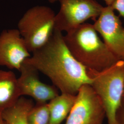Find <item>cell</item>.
<instances>
[{"mask_svg":"<svg viewBox=\"0 0 124 124\" xmlns=\"http://www.w3.org/2000/svg\"><path fill=\"white\" fill-rule=\"evenodd\" d=\"M25 61L48 77L61 93L76 95L85 85H91L89 70L68 48L62 32L55 30L48 42Z\"/></svg>","mask_w":124,"mask_h":124,"instance_id":"cell-1","label":"cell"},{"mask_svg":"<svg viewBox=\"0 0 124 124\" xmlns=\"http://www.w3.org/2000/svg\"><path fill=\"white\" fill-rule=\"evenodd\" d=\"M63 39L74 58L89 70L103 71L119 60L101 39L93 24L83 23L66 32Z\"/></svg>","mask_w":124,"mask_h":124,"instance_id":"cell-2","label":"cell"},{"mask_svg":"<svg viewBox=\"0 0 124 124\" xmlns=\"http://www.w3.org/2000/svg\"><path fill=\"white\" fill-rule=\"evenodd\" d=\"M89 72L93 78L91 85L102 102L108 123L116 124V114L124 97V61L101 72Z\"/></svg>","mask_w":124,"mask_h":124,"instance_id":"cell-3","label":"cell"},{"mask_svg":"<svg viewBox=\"0 0 124 124\" xmlns=\"http://www.w3.org/2000/svg\"><path fill=\"white\" fill-rule=\"evenodd\" d=\"M55 16L49 7L38 5L28 9L20 19L17 29L31 53L48 42L55 29Z\"/></svg>","mask_w":124,"mask_h":124,"instance_id":"cell-4","label":"cell"},{"mask_svg":"<svg viewBox=\"0 0 124 124\" xmlns=\"http://www.w3.org/2000/svg\"><path fill=\"white\" fill-rule=\"evenodd\" d=\"M60 9L55 16V30L66 33L84 23L96 19L104 7L95 0H59Z\"/></svg>","mask_w":124,"mask_h":124,"instance_id":"cell-5","label":"cell"},{"mask_svg":"<svg viewBox=\"0 0 124 124\" xmlns=\"http://www.w3.org/2000/svg\"><path fill=\"white\" fill-rule=\"evenodd\" d=\"M106 114L102 102L90 85H83L65 124H103Z\"/></svg>","mask_w":124,"mask_h":124,"instance_id":"cell-6","label":"cell"},{"mask_svg":"<svg viewBox=\"0 0 124 124\" xmlns=\"http://www.w3.org/2000/svg\"><path fill=\"white\" fill-rule=\"evenodd\" d=\"M93 24L95 30L111 52L124 61V27L111 6L104 7Z\"/></svg>","mask_w":124,"mask_h":124,"instance_id":"cell-7","label":"cell"},{"mask_svg":"<svg viewBox=\"0 0 124 124\" xmlns=\"http://www.w3.org/2000/svg\"><path fill=\"white\" fill-rule=\"evenodd\" d=\"M26 45L17 29L5 30L0 34V65L18 71L31 56Z\"/></svg>","mask_w":124,"mask_h":124,"instance_id":"cell-8","label":"cell"},{"mask_svg":"<svg viewBox=\"0 0 124 124\" xmlns=\"http://www.w3.org/2000/svg\"><path fill=\"white\" fill-rule=\"evenodd\" d=\"M18 78L21 97L28 96L33 98L37 103H47L59 94L54 85L43 83L40 80L38 71L31 65L23 62Z\"/></svg>","mask_w":124,"mask_h":124,"instance_id":"cell-9","label":"cell"},{"mask_svg":"<svg viewBox=\"0 0 124 124\" xmlns=\"http://www.w3.org/2000/svg\"><path fill=\"white\" fill-rule=\"evenodd\" d=\"M20 97L15 74L10 70H0V112L12 106Z\"/></svg>","mask_w":124,"mask_h":124,"instance_id":"cell-10","label":"cell"},{"mask_svg":"<svg viewBox=\"0 0 124 124\" xmlns=\"http://www.w3.org/2000/svg\"><path fill=\"white\" fill-rule=\"evenodd\" d=\"M76 95L61 93L48 102L49 124H61L67 119L74 106Z\"/></svg>","mask_w":124,"mask_h":124,"instance_id":"cell-11","label":"cell"},{"mask_svg":"<svg viewBox=\"0 0 124 124\" xmlns=\"http://www.w3.org/2000/svg\"><path fill=\"white\" fill-rule=\"evenodd\" d=\"M34 106L31 99L21 97L12 106L2 111L1 115L8 124H28V115Z\"/></svg>","mask_w":124,"mask_h":124,"instance_id":"cell-12","label":"cell"},{"mask_svg":"<svg viewBox=\"0 0 124 124\" xmlns=\"http://www.w3.org/2000/svg\"><path fill=\"white\" fill-rule=\"evenodd\" d=\"M49 107L47 103H36L30 111L27 120L28 124H49Z\"/></svg>","mask_w":124,"mask_h":124,"instance_id":"cell-13","label":"cell"},{"mask_svg":"<svg viewBox=\"0 0 124 124\" xmlns=\"http://www.w3.org/2000/svg\"><path fill=\"white\" fill-rule=\"evenodd\" d=\"M110 6L124 18V0H115Z\"/></svg>","mask_w":124,"mask_h":124,"instance_id":"cell-14","label":"cell"},{"mask_svg":"<svg viewBox=\"0 0 124 124\" xmlns=\"http://www.w3.org/2000/svg\"><path fill=\"white\" fill-rule=\"evenodd\" d=\"M116 124H124V97L116 115Z\"/></svg>","mask_w":124,"mask_h":124,"instance_id":"cell-15","label":"cell"},{"mask_svg":"<svg viewBox=\"0 0 124 124\" xmlns=\"http://www.w3.org/2000/svg\"><path fill=\"white\" fill-rule=\"evenodd\" d=\"M0 124H8L4 120L1 115V112H0Z\"/></svg>","mask_w":124,"mask_h":124,"instance_id":"cell-16","label":"cell"},{"mask_svg":"<svg viewBox=\"0 0 124 124\" xmlns=\"http://www.w3.org/2000/svg\"><path fill=\"white\" fill-rule=\"evenodd\" d=\"M107 6H110L115 0H103Z\"/></svg>","mask_w":124,"mask_h":124,"instance_id":"cell-17","label":"cell"},{"mask_svg":"<svg viewBox=\"0 0 124 124\" xmlns=\"http://www.w3.org/2000/svg\"><path fill=\"white\" fill-rule=\"evenodd\" d=\"M59 0H48L49 2L51 3H54L57 1H59Z\"/></svg>","mask_w":124,"mask_h":124,"instance_id":"cell-18","label":"cell"}]
</instances>
